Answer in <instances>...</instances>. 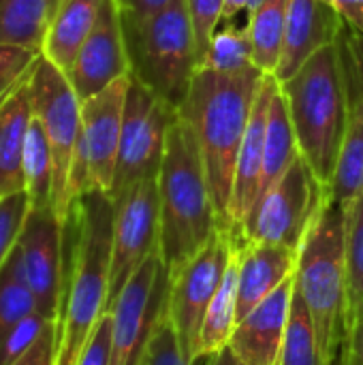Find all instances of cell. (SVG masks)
<instances>
[{"mask_svg": "<svg viewBox=\"0 0 363 365\" xmlns=\"http://www.w3.org/2000/svg\"><path fill=\"white\" fill-rule=\"evenodd\" d=\"M64 233L71 246L58 319L56 365H77L98 321L107 312L113 235V199L94 190L71 210Z\"/></svg>", "mask_w": 363, "mask_h": 365, "instance_id": "1", "label": "cell"}, {"mask_svg": "<svg viewBox=\"0 0 363 365\" xmlns=\"http://www.w3.org/2000/svg\"><path fill=\"white\" fill-rule=\"evenodd\" d=\"M263 79L265 75L257 66L242 73H218L201 66L178 109L199 145L214 207L225 229L237 152Z\"/></svg>", "mask_w": 363, "mask_h": 365, "instance_id": "2", "label": "cell"}, {"mask_svg": "<svg viewBox=\"0 0 363 365\" xmlns=\"http://www.w3.org/2000/svg\"><path fill=\"white\" fill-rule=\"evenodd\" d=\"M160 235L158 252L167 274L180 269L223 229L210 192L199 145L188 122H171L158 171Z\"/></svg>", "mask_w": 363, "mask_h": 365, "instance_id": "3", "label": "cell"}, {"mask_svg": "<svg viewBox=\"0 0 363 365\" xmlns=\"http://www.w3.org/2000/svg\"><path fill=\"white\" fill-rule=\"evenodd\" d=\"M278 83L295 130L300 154L327 190L336 171L351 111L340 43L323 47L293 77Z\"/></svg>", "mask_w": 363, "mask_h": 365, "instance_id": "4", "label": "cell"}, {"mask_svg": "<svg viewBox=\"0 0 363 365\" xmlns=\"http://www.w3.org/2000/svg\"><path fill=\"white\" fill-rule=\"evenodd\" d=\"M344 237L347 210L325 199L300 246L295 269V289L310 312L325 365H334L347 334L349 287Z\"/></svg>", "mask_w": 363, "mask_h": 365, "instance_id": "5", "label": "cell"}, {"mask_svg": "<svg viewBox=\"0 0 363 365\" xmlns=\"http://www.w3.org/2000/svg\"><path fill=\"white\" fill-rule=\"evenodd\" d=\"M131 77L180 109L199 68L197 36L186 0H173L163 11L126 21Z\"/></svg>", "mask_w": 363, "mask_h": 365, "instance_id": "6", "label": "cell"}, {"mask_svg": "<svg viewBox=\"0 0 363 365\" xmlns=\"http://www.w3.org/2000/svg\"><path fill=\"white\" fill-rule=\"evenodd\" d=\"M30 96L34 118L47 137L53 158L51 207L66 225L71 214L68 182L81 133V98L77 96L68 75L43 56L30 73Z\"/></svg>", "mask_w": 363, "mask_h": 365, "instance_id": "7", "label": "cell"}, {"mask_svg": "<svg viewBox=\"0 0 363 365\" xmlns=\"http://www.w3.org/2000/svg\"><path fill=\"white\" fill-rule=\"evenodd\" d=\"M128 83L131 75L81 101V133L68 182L71 210L88 192H111Z\"/></svg>", "mask_w": 363, "mask_h": 365, "instance_id": "8", "label": "cell"}, {"mask_svg": "<svg viewBox=\"0 0 363 365\" xmlns=\"http://www.w3.org/2000/svg\"><path fill=\"white\" fill-rule=\"evenodd\" d=\"M325 199V186L300 154L289 171L255 203L240 233L246 242L300 250Z\"/></svg>", "mask_w": 363, "mask_h": 365, "instance_id": "9", "label": "cell"}, {"mask_svg": "<svg viewBox=\"0 0 363 365\" xmlns=\"http://www.w3.org/2000/svg\"><path fill=\"white\" fill-rule=\"evenodd\" d=\"M237 229H218V233L180 269L169 274L165 310L175 327L182 353L195 364L197 340L205 310L218 291L229 267Z\"/></svg>", "mask_w": 363, "mask_h": 365, "instance_id": "10", "label": "cell"}, {"mask_svg": "<svg viewBox=\"0 0 363 365\" xmlns=\"http://www.w3.org/2000/svg\"><path fill=\"white\" fill-rule=\"evenodd\" d=\"M178 109L131 77L120 135L116 175L109 197H120L133 184L156 178L160 171L167 130Z\"/></svg>", "mask_w": 363, "mask_h": 365, "instance_id": "11", "label": "cell"}, {"mask_svg": "<svg viewBox=\"0 0 363 365\" xmlns=\"http://www.w3.org/2000/svg\"><path fill=\"white\" fill-rule=\"evenodd\" d=\"M160 199L158 175L145 178L113 199V235L107 312L145 259L158 250Z\"/></svg>", "mask_w": 363, "mask_h": 365, "instance_id": "12", "label": "cell"}, {"mask_svg": "<svg viewBox=\"0 0 363 365\" xmlns=\"http://www.w3.org/2000/svg\"><path fill=\"white\" fill-rule=\"evenodd\" d=\"M169 274L160 252H152L111 306L109 365H135L165 306Z\"/></svg>", "mask_w": 363, "mask_h": 365, "instance_id": "13", "label": "cell"}, {"mask_svg": "<svg viewBox=\"0 0 363 365\" xmlns=\"http://www.w3.org/2000/svg\"><path fill=\"white\" fill-rule=\"evenodd\" d=\"M24 274L36 302V312L45 319H60L66 263L64 222L53 207L30 210L17 240Z\"/></svg>", "mask_w": 363, "mask_h": 365, "instance_id": "14", "label": "cell"}, {"mask_svg": "<svg viewBox=\"0 0 363 365\" xmlns=\"http://www.w3.org/2000/svg\"><path fill=\"white\" fill-rule=\"evenodd\" d=\"M66 75L81 101L131 75L124 17L118 0H103L96 24Z\"/></svg>", "mask_w": 363, "mask_h": 365, "instance_id": "15", "label": "cell"}, {"mask_svg": "<svg viewBox=\"0 0 363 365\" xmlns=\"http://www.w3.org/2000/svg\"><path fill=\"white\" fill-rule=\"evenodd\" d=\"M295 295V274L237 321L229 349L246 365H276Z\"/></svg>", "mask_w": 363, "mask_h": 365, "instance_id": "16", "label": "cell"}, {"mask_svg": "<svg viewBox=\"0 0 363 365\" xmlns=\"http://www.w3.org/2000/svg\"><path fill=\"white\" fill-rule=\"evenodd\" d=\"M347 24L327 0H287L285 43L276 79L293 77L317 51L338 43Z\"/></svg>", "mask_w": 363, "mask_h": 365, "instance_id": "17", "label": "cell"}, {"mask_svg": "<svg viewBox=\"0 0 363 365\" xmlns=\"http://www.w3.org/2000/svg\"><path fill=\"white\" fill-rule=\"evenodd\" d=\"M278 88V79L274 75H265L263 86L257 94L250 122L244 135V141L237 152L233 190L229 201L227 229H240L248 214L252 212L259 188H261V171H263V148H265V128H267V111L272 96Z\"/></svg>", "mask_w": 363, "mask_h": 365, "instance_id": "18", "label": "cell"}, {"mask_svg": "<svg viewBox=\"0 0 363 365\" xmlns=\"http://www.w3.org/2000/svg\"><path fill=\"white\" fill-rule=\"evenodd\" d=\"M240 274H237V321L259 306L272 291L289 280L297 269L300 250L274 244L237 240Z\"/></svg>", "mask_w": 363, "mask_h": 365, "instance_id": "19", "label": "cell"}, {"mask_svg": "<svg viewBox=\"0 0 363 365\" xmlns=\"http://www.w3.org/2000/svg\"><path fill=\"white\" fill-rule=\"evenodd\" d=\"M32 120L28 77L0 107V199L24 192V150Z\"/></svg>", "mask_w": 363, "mask_h": 365, "instance_id": "20", "label": "cell"}, {"mask_svg": "<svg viewBox=\"0 0 363 365\" xmlns=\"http://www.w3.org/2000/svg\"><path fill=\"white\" fill-rule=\"evenodd\" d=\"M101 4L103 0H58L41 56L62 73H68L96 24Z\"/></svg>", "mask_w": 363, "mask_h": 365, "instance_id": "21", "label": "cell"}, {"mask_svg": "<svg viewBox=\"0 0 363 365\" xmlns=\"http://www.w3.org/2000/svg\"><path fill=\"white\" fill-rule=\"evenodd\" d=\"M237 240H240V229L235 231V246H233L229 267L223 276L218 291L214 293V297L205 310L199 340H197L195 364L201 359H208L210 355L229 346V340L237 325V274H240Z\"/></svg>", "mask_w": 363, "mask_h": 365, "instance_id": "22", "label": "cell"}, {"mask_svg": "<svg viewBox=\"0 0 363 365\" xmlns=\"http://www.w3.org/2000/svg\"><path fill=\"white\" fill-rule=\"evenodd\" d=\"M351 94L349 124L338 154L327 199L349 210L363 192V94Z\"/></svg>", "mask_w": 363, "mask_h": 365, "instance_id": "23", "label": "cell"}, {"mask_svg": "<svg viewBox=\"0 0 363 365\" xmlns=\"http://www.w3.org/2000/svg\"><path fill=\"white\" fill-rule=\"evenodd\" d=\"M300 156L295 130L285 105V96L280 92V83L272 96L267 111V128H265V148H263V171H261V188L259 199L289 171L293 160ZM257 199V201H259Z\"/></svg>", "mask_w": 363, "mask_h": 365, "instance_id": "24", "label": "cell"}, {"mask_svg": "<svg viewBox=\"0 0 363 365\" xmlns=\"http://www.w3.org/2000/svg\"><path fill=\"white\" fill-rule=\"evenodd\" d=\"M58 0H0V43L43 51Z\"/></svg>", "mask_w": 363, "mask_h": 365, "instance_id": "25", "label": "cell"}, {"mask_svg": "<svg viewBox=\"0 0 363 365\" xmlns=\"http://www.w3.org/2000/svg\"><path fill=\"white\" fill-rule=\"evenodd\" d=\"M287 0H263V4L248 15V36L252 43V64L263 75H276L285 43Z\"/></svg>", "mask_w": 363, "mask_h": 365, "instance_id": "26", "label": "cell"}, {"mask_svg": "<svg viewBox=\"0 0 363 365\" xmlns=\"http://www.w3.org/2000/svg\"><path fill=\"white\" fill-rule=\"evenodd\" d=\"M24 192L28 195L30 210L51 207L53 192V158L47 137L36 122L30 124L28 141L24 150Z\"/></svg>", "mask_w": 363, "mask_h": 365, "instance_id": "27", "label": "cell"}, {"mask_svg": "<svg viewBox=\"0 0 363 365\" xmlns=\"http://www.w3.org/2000/svg\"><path fill=\"white\" fill-rule=\"evenodd\" d=\"M32 312H36V302L28 287L21 255L15 244L0 269V344L6 334Z\"/></svg>", "mask_w": 363, "mask_h": 365, "instance_id": "28", "label": "cell"}, {"mask_svg": "<svg viewBox=\"0 0 363 365\" xmlns=\"http://www.w3.org/2000/svg\"><path fill=\"white\" fill-rule=\"evenodd\" d=\"M203 66L218 73H242L252 68V43L248 30L233 21H223L210 41Z\"/></svg>", "mask_w": 363, "mask_h": 365, "instance_id": "29", "label": "cell"}, {"mask_svg": "<svg viewBox=\"0 0 363 365\" xmlns=\"http://www.w3.org/2000/svg\"><path fill=\"white\" fill-rule=\"evenodd\" d=\"M276 365H325L319 342H317V331L310 319V312L302 299V295L295 289L293 295V306H291V319L285 336V344L278 357Z\"/></svg>", "mask_w": 363, "mask_h": 365, "instance_id": "30", "label": "cell"}, {"mask_svg": "<svg viewBox=\"0 0 363 365\" xmlns=\"http://www.w3.org/2000/svg\"><path fill=\"white\" fill-rule=\"evenodd\" d=\"M344 261L349 302H363V192L347 210Z\"/></svg>", "mask_w": 363, "mask_h": 365, "instance_id": "31", "label": "cell"}, {"mask_svg": "<svg viewBox=\"0 0 363 365\" xmlns=\"http://www.w3.org/2000/svg\"><path fill=\"white\" fill-rule=\"evenodd\" d=\"M135 365H195L182 353L175 327L163 306Z\"/></svg>", "mask_w": 363, "mask_h": 365, "instance_id": "32", "label": "cell"}, {"mask_svg": "<svg viewBox=\"0 0 363 365\" xmlns=\"http://www.w3.org/2000/svg\"><path fill=\"white\" fill-rule=\"evenodd\" d=\"M39 58L41 53L32 49L0 43V107L17 86L30 77Z\"/></svg>", "mask_w": 363, "mask_h": 365, "instance_id": "33", "label": "cell"}, {"mask_svg": "<svg viewBox=\"0 0 363 365\" xmlns=\"http://www.w3.org/2000/svg\"><path fill=\"white\" fill-rule=\"evenodd\" d=\"M30 212V201L26 192H15L0 199V269L15 248L24 222Z\"/></svg>", "mask_w": 363, "mask_h": 365, "instance_id": "34", "label": "cell"}, {"mask_svg": "<svg viewBox=\"0 0 363 365\" xmlns=\"http://www.w3.org/2000/svg\"><path fill=\"white\" fill-rule=\"evenodd\" d=\"M49 321H58V319H45L43 314L32 312L30 317L19 321L0 344V365L13 364L19 355H24L36 342V338L41 336V331Z\"/></svg>", "mask_w": 363, "mask_h": 365, "instance_id": "35", "label": "cell"}, {"mask_svg": "<svg viewBox=\"0 0 363 365\" xmlns=\"http://www.w3.org/2000/svg\"><path fill=\"white\" fill-rule=\"evenodd\" d=\"M195 36H197V56H199V68L203 66L210 41L216 32V28L223 24V0H186Z\"/></svg>", "mask_w": 363, "mask_h": 365, "instance_id": "36", "label": "cell"}, {"mask_svg": "<svg viewBox=\"0 0 363 365\" xmlns=\"http://www.w3.org/2000/svg\"><path fill=\"white\" fill-rule=\"evenodd\" d=\"M338 43H340V49H342L349 92L363 94V34L344 28Z\"/></svg>", "mask_w": 363, "mask_h": 365, "instance_id": "37", "label": "cell"}, {"mask_svg": "<svg viewBox=\"0 0 363 365\" xmlns=\"http://www.w3.org/2000/svg\"><path fill=\"white\" fill-rule=\"evenodd\" d=\"M340 355L347 365H363V302H349L347 334Z\"/></svg>", "mask_w": 363, "mask_h": 365, "instance_id": "38", "label": "cell"}, {"mask_svg": "<svg viewBox=\"0 0 363 365\" xmlns=\"http://www.w3.org/2000/svg\"><path fill=\"white\" fill-rule=\"evenodd\" d=\"M58 353V321H49L36 342L9 365H56Z\"/></svg>", "mask_w": 363, "mask_h": 365, "instance_id": "39", "label": "cell"}, {"mask_svg": "<svg viewBox=\"0 0 363 365\" xmlns=\"http://www.w3.org/2000/svg\"><path fill=\"white\" fill-rule=\"evenodd\" d=\"M109 346H111V312H105L92 338L88 340L77 365H109Z\"/></svg>", "mask_w": 363, "mask_h": 365, "instance_id": "40", "label": "cell"}, {"mask_svg": "<svg viewBox=\"0 0 363 365\" xmlns=\"http://www.w3.org/2000/svg\"><path fill=\"white\" fill-rule=\"evenodd\" d=\"M171 2L173 0H118V4L122 9V17L126 21H141V19L163 11Z\"/></svg>", "mask_w": 363, "mask_h": 365, "instance_id": "41", "label": "cell"}, {"mask_svg": "<svg viewBox=\"0 0 363 365\" xmlns=\"http://www.w3.org/2000/svg\"><path fill=\"white\" fill-rule=\"evenodd\" d=\"M349 30L363 34V0H327Z\"/></svg>", "mask_w": 363, "mask_h": 365, "instance_id": "42", "label": "cell"}, {"mask_svg": "<svg viewBox=\"0 0 363 365\" xmlns=\"http://www.w3.org/2000/svg\"><path fill=\"white\" fill-rule=\"evenodd\" d=\"M205 365H246L229 346H225L223 351H218V353H214V355H210L208 359H205Z\"/></svg>", "mask_w": 363, "mask_h": 365, "instance_id": "43", "label": "cell"}, {"mask_svg": "<svg viewBox=\"0 0 363 365\" xmlns=\"http://www.w3.org/2000/svg\"><path fill=\"white\" fill-rule=\"evenodd\" d=\"M246 9L248 0H223V21H233Z\"/></svg>", "mask_w": 363, "mask_h": 365, "instance_id": "44", "label": "cell"}, {"mask_svg": "<svg viewBox=\"0 0 363 365\" xmlns=\"http://www.w3.org/2000/svg\"><path fill=\"white\" fill-rule=\"evenodd\" d=\"M261 4H263V0H248V9H246V13L250 15V13H252V11H257Z\"/></svg>", "mask_w": 363, "mask_h": 365, "instance_id": "45", "label": "cell"}, {"mask_svg": "<svg viewBox=\"0 0 363 365\" xmlns=\"http://www.w3.org/2000/svg\"><path fill=\"white\" fill-rule=\"evenodd\" d=\"M336 361H338V365H347V361L342 359V355H340V353H338V357H336Z\"/></svg>", "mask_w": 363, "mask_h": 365, "instance_id": "46", "label": "cell"}]
</instances>
